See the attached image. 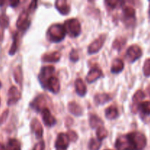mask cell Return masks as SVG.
Masks as SVG:
<instances>
[{"mask_svg": "<svg viewBox=\"0 0 150 150\" xmlns=\"http://www.w3.org/2000/svg\"><path fill=\"white\" fill-rule=\"evenodd\" d=\"M105 117L108 120H115L119 116V111L117 107L115 105H111L107 108L105 111Z\"/></svg>", "mask_w": 150, "mask_h": 150, "instance_id": "obj_21", "label": "cell"}, {"mask_svg": "<svg viewBox=\"0 0 150 150\" xmlns=\"http://www.w3.org/2000/svg\"><path fill=\"white\" fill-rule=\"evenodd\" d=\"M146 146V136L138 131L119 136L115 143L117 150H143Z\"/></svg>", "mask_w": 150, "mask_h": 150, "instance_id": "obj_1", "label": "cell"}, {"mask_svg": "<svg viewBox=\"0 0 150 150\" xmlns=\"http://www.w3.org/2000/svg\"><path fill=\"white\" fill-rule=\"evenodd\" d=\"M126 41H127L126 38H123V37H119V38H116L113 42V48L114 49L120 51L126 44Z\"/></svg>", "mask_w": 150, "mask_h": 150, "instance_id": "obj_26", "label": "cell"}, {"mask_svg": "<svg viewBox=\"0 0 150 150\" xmlns=\"http://www.w3.org/2000/svg\"><path fill=\"white\" fill-rule=\"evenodd\" d=\"M67 136H68L69 139H70V142H76L78 139V138H79L77 133H76L75 131H73V130H68L67 133Z\"/></svg>", "mask_w": 150, "mask_h": 150, "instance_id": "obj_35", "label": "cell"}, {"mask_svg": "<svg viewBox=\"0 0 150 150\" xmlns=\"http://www.w3.org/2000/svg\"><path fill=\"white\" fill-rule=\"evenodd\" d=\"M20 3V1H13L10 2V6L13 7H17L18 4Z\"/></svg>", "mask_w": 150, "mask_h": 150, "instance_id": "obj_40", "label": "cell"}, {"mask_svg": "<svg viewBox=\"0 0 150 150\" xmlns=\"http://www.w3.org/2000/svg\"><path fill=\"white\" fill-rule=\"evenodd\" d=\"M144 74L146 77H149L150 76V59H147L146 61L144 62V64L143 67Z\"/></svg>", "mask_w": 150, "mask_h": 150, "instance_id": "obj_34", "label": "cell"}, {"mask_svg": "<svg viewBox=\"0 0 150 150\" xmlns=\"http://www.w3.org/2000/svg\"><path fill=\"white\" fill-rule=\"evenodd\" d=\"M145 98V94L144 92L142 90L139 89L138 90L136 93L134 94L133 97V105L134 107H138L139 108V105L141 104V103H142V100Z\"/></svg>", "mask_w": 150, "mask_h": 150, "instance_id": "obj_24", "label": "cell"}, {"mask_svg": "<svg viewBox=\"0 0 150 150\" xmlns=\"http://www.w3.org/2000/svg\"><path fill=\"white\" fill-rule=\"evenodd\" d=\"M76 91L79 96H84L86 93V86L81 79H77L75 81Z\"/></svg>", "mask_w": 150, "mask_h": 150, "instance_id": "obj_18", "label": "cell"}, {"mask_svg": "<svg viewBox=\"0 0 150 150\" xmlns=\"http://www.w3.org/2000/svg\"><path fill=\"white\" fill-rule=\"evenodd\" d=\"M31 130H32V133H35V136L37 139H41L42 137V134H43V128H42V125L40 124L39 120L37 118H34L32 120L30 124Z\"/></svg>", "mask_w": 150, "mask_h": 150, "instance_id": "obj_14", "label": "cell"}, {"mask_svg": "<svg viewBox=\"0 0 150 150\" xmlns=\"http://www.w3.org/2000/svg\"><path fill=\"white\" fill-rule=\"evenodd\" d=\"M70 59L72 62H77L79 59V54H78L77 51L75 49H73L70 53Z\"/></svg>", "mask_w": 150, "mask_h": 150, "instance_id": "obj_36", "label": "cell"}, {"mask_svg": "<svg viewBox=\"0 0 150 150\" xmlns=\"http://www.w3.org/2000/svg\"><path fill=\"white\" fill-rule=\"evenodd\" d=\"M6 150H21V143L16 139H10L6 146Z\"/></svg>", "mask_w": 150, "mask_h": 150, "instance_id": "obj_25", "label": "cell"}, {"mask_svg": "<svg viewBox=\"0 0 150 150\" xmlns=\"http://www.w3.org/2000/svg\"><path fill=\"white\" fill-rule=\"evenodd\" d=\"M149 16L150 18V4H149Z\"/></svg>", "mask_w": 150, "mask_h": 150, "instance_id": "obj_43", "label": "cell"}, {"mask_svg": "<svg viewBox=\"0 0 150 150\" xmlns=\"http://www.w3.org/2000/svg\"><path fill=\"white\" fill-rule=\"evenodd\" d=\"M102 142L98 140V139H91L89 143V150H99L100 148Z\"/></svg>", "mask_w": 150, "mask_h": 150, "instance_id": "obj_32", "label": "cell"}, {"mask_svg": "<svg viewBox=\"0 0 150 150\" xmlns=\"http://www.w3.org/2000/svg\"><path fill=\"white\" fill-rule=\"evenodd\" d=\"M142 56V51L138 45H133L128 48L126 52L125 57L130 63L136 62Z\"/></svg>", "mask_w": 150, "mask_h": 150, "instance_id": "obj_4", "label": "cell"}, {"mask_svg": "<svg viewBox=\"0 0 150 150\" xmlns=\"http://www.w3.org/2000/svg\"><path fill=\"white\" fill-rule=\"evenodd\" d=\"M105 38H106V35H101L99 38H98L96 40H95L89 45V48H88V53H89V54H93L98 52V51L102 48L104 42H105Z\"/></svg>", "mask_w": 150, "mask_h": 150, "instance_id": "obj_8", "label": "cell"}, {"mask_svg": "<svg viewBox=\"0 0 150 150\" xmlns=\"http://www.w3.org/2000/svg\"><path fill=\"white\" fill-rule=\"evenodd\" d=\"M44 89H48L50 92L54 94H57L60 90L59 81L55 76H52L50 78L44 86Z\"/></svg>", "mask_w": 150, "mask_h": 150, "instance_id": "obj_11", "label": "cell"}, {"mask_svg": "<svg viewBox=\"0 0 150 150\" xmlns=\"http://www.w3.org/2000/svg\"><path fill=\"white\" fill-rule=\"evenodd\" d=\"M68 109L71 114L75 116H81L82 114V108L77 103L70 102L68 104Z\"/></svg>", "mask_w": 150, "mask_h": 150, "instance_id": "obj_23", "label": "cell"}, {"mask_svg": "<svg viewBox=\"0 0 150 150\" xmlns=\"http://www.w3.org/2000/svg\"><path fill=\"white\" fill-rule=\"evenodd\" d=\"M54 70H55V68L52 65L45 66V67H42L41 68L40 74L38 76V79H39V81L42 87H44V86L46 83V82L48 81V79L51 77H52L53 74L54 73Z\"/></svg>", "mask_w": 150, "mask_h": 150, "instance_id": "obj_5", "label": "cell"}, {"mask_svg": "<svg viewBox=\"0 0 150 150\" xmlns=\"http://www.w3.org/2000/svg\"><path fill=\"white\" fill-rule=\"evenodd\" d=\"M61 58V54L58 51H54L52 53H48L42 56V61L44 62H57L59 61Z\"/></svg>", "mask_w": 150, "mask_h": 150, "instance_id": "obj_17", "label": "cell"}, {"mask_svg": "<svg viewBox=\"0 0 150 150\" xmlns=\"http://www.w3.org/2000/svg\"><path fill=\"white\" fill-rule=\"evenodd\" d=\"M103 73L100 69L94 67V68L91 69L89 72L88 73L87 76L86 77V80L88 83H91L95 82V81L98 80L100 77H102Z\"/></svg>", "mask_w": 150, "mask_h": 150, "instance_id": "obj_15", "label": "cell"}, {"mask_svg": "<svg viewBox=\"0 0 150 150\" xmlns=\"http://www.w3.org/2000/svg\"><path fill=\"white\" fill-rule=\"evenodd\" d=\"M139 109L144 115H150V101H144V102L141 103L139 106Z\"/></svg>", "mask_w": 150, "mask_h": 150, "instance_id": "obj_29", "label": "cell"}, {"mask_svg": "<svg viewBox=\"0 0 150 150\" xmlns=\"http://www.w3.org/2000/svg\"><path fill=\"white\" fill-rule=\"evenodd\" d=\"M8 114H9L8 110H5V111H4V113L1 114V117H0V125L3 124V123L5 122V120H7V115H8Z\"/></svg>", "mask_w": 150, "mask_h": 150, "instance_id": "obj_38", "label": "cell"}, {"mask_svg": "<svg viewBox=\"0 0 150 150\" xmlns=\"http://www.w3.org/2000/svg\"><path fill=\"white\" fill-rule=\"evenodd\" d=\"M147 92H148V94H149V95L150 97V85L147 87Z\"/></svg>", "mask_w": 150, "mask_h": 150, "instance_id": "obj_42", "label": "cell"}, {"mask_svg": "<svg viewBox=\"0 0 150 150\" xmlns=\"http://www.w3.org/2000/svg\"><path fill=\"white\" fill-rule=\"evenodd\" d=\"M105 3L108 8L114 10V9L122 7L123 4H125V1H117V0H108V1H105Z\"/></svg>", "mask_w": 150, "mask_h": 150, "instance_id": "obj_28", "label": "cell"}, {"mask_svg": "<svg viewBox=\"0 0 150 150\" xmlns=\"http://www.w3.org/2000/svg\"><path fill=\"white\" fill-rule=\"evenodd\" d=\"M9 18L5 14L0 15V26L2 28H7L9 26Z\"/></svg>", "mask_w": 150, "mask_h": 150, "instance_id": "obj_33", "label": "cell"}, {"mask_svg": "<svg viewBox=\"0 0 150 150\" xmlns=\"http://www.w3.org/2000/svg\"><path fill=\"white\" fill-rule=\"evenodd\" d=\"M21 95L20 92L17 87L15 86H11L8 91V100H7V105H13L16 104L18 101L20 100Z\"/></svg>", "mask_w": 150, "mask_h": 150, "instance_id": "obj_12", "label": "cell"}, {"mask_svg": "<svg viewBox=\"0 0 150 150\" xmlns=\"http://www.w3.org/2000/svg\"><path fill=\"white\" fill-rule=\"evenodd\" d=\"M18 34L17 32L13 35V44H12L10 49L9 51V54L10 55H14L16 54V51L18 50Z\"/></svg>", "mask_w": 150, "mask_h": 150, "instance_id": "obj_27", "label": "cell"}, {"mask_svg": "<svg viewBox=\"0 0 150 150\" xmlns=\"http://www.w3.org/2000/svg\"><path fill=\"white\" fill-rule=\"evenodd\" d=\"M96 134H97V138L99 141L102 142L104 139L108 136V131H107L106 129L103 127V126H101V127H98L96 131Z\"/></svg>", "mask_w": 150, "mask_h": 150, "instance_id": "obj_31", "label": "cell"}, {"mask_svg": "<svg viewBox=\"0 0 150 150\" xmlns=\"http://www.w3.org/2000/svg\"><path fill=\"white\" fill-rule=\"evenodd\" d=\"M105 150H110V149H105Z\"/></svg>", "mask_w": 150, "mask_h": 150, "instance_id": "obj_45", "label": "cell"}, {"mask_svg": "<svg viewBox=\"0 0 150 150\" xmlns=\"http://www.w3.org/2000/svg\"><path fill=\"white\" fill-rule=\"evenodd\" d=\"M94 100L97 105H103L111 100V97L108 94H97Z\"/></svg>", "mask_w": 150, "mask_h": 150, "instance_id": "obj_20", "label": "cell"}, {"mask_svg": "<svg viewBox=\"0 0 150 150\" xmlns=\"http://www.w3.org/2000/svg\"><path fill=\"white\" fill-rule=\"evenodd\" d=\"M66 32L69 34L71 38L79 36L81 32V26L79 21L76 18H70L66 21L64 23Z\"/></svg>", "mask_w": 150, "mask_h": 150, "instance_id": "obj_3", "label": "cell"}, {"mask_svg": "<svg viewBox=\"0 0 150 150\" xmlns=\"http://www.w3.org/2000/svg\"><path fill=\"white\" fill-rule=\"evenodd\" d=\"M29 11L28 10H23L19 15L18 18L16 22L17 28L20 31H26L30 25V21L29 20Z\"/></svg>", "mask_w": 150, "mask_h": 150, "instance_id": "obj_6", "label": "cell"}, {"mask_svg": "<svg viewBox=\"0 0 150 150\" xmlns=\"http://www.w3.org/2000/svg\"><path fill=\"white\" fill-rule=\"evenodd\" d=\"M45 149V142L43 141H40L35 145L33 150H44Z\"/></svg>", "mask_w": 150, "mask_h": 150, "instance_id": "obj_37", "label": "cell"}, {"mask_svg": "<svg viewBox=\"0 0 150 150\" xmlns=\"http://www.w3.org/2000/svg\"><path fill=\"white\" fill-rule=\"evenodd\" d=\"M55 7L62 15H67L70 11V6L65 0H58L55 2Z\"/></svg>", "mask_w": 150, "mask_h": 150, "instance_id": "obj_16", "label": "cell"}, {"mask_svg": "<svg viewBox=\"0 0 150 150\" xmlns=\"http://www.w3.org/2000/svg\"><path fill=\"white\" fill-rule=\"evenodd\" d=\"M37 4H38V1H32V2L30 3V4H29V8H28V10H29V12L35 10V8H36V7H37Z\"/></svg>", "mask_w": 150, "mask_h": 150, "instance_id": "obj_39", "label": "cell"}, {"mask_svg": "<svg viewBox=\"0 0 150 150\" xmlns=\"http://www.w3.org/2000/svg\"><path fill=\"white\" fill-rule=\"evenodd\" d=\"M66 33L67 32H66L65 29H64V25L59 24V23H55V24L51 25L48 28L46 33L47 39L50 42H61L65 38Z\"/></svg>", "mask_w": 150, "mask_h": 150, "instance_id": "obj_2", "label": "cell"}, {"mask_svg": "<svg viewBox=\"0 0 150 150\" xmlns=\"http://www.w3.org/2000/svg\"><path fill=\"white\" fill-rule=\"evenodd\" d=\"M1 83L0 82V88H1Z\"/></svg>", "mask_w": 150, "mask_h": 150, "instance_id": "obj_44", "label": "cell"}, {"mask_svg": "<svg viewBox=\"0 0 150 150\" xmlns=\"http://www.w3.org/2000/svg\"><path fill=\"white\" fill-rule=\"evenodd\" d=\"M123 16L126 25H133L136 22V10L133 7L127 6L123 10Z\"/></svg>", "mask_w": 150, "mask_h": 150, "instance_id": "obj_10", "label": "cell"}, {"mask_svg": "<svg viewBox=\"0 0 150 150\" xmlns=\"http://www.w3.org/2000/svg\"><path fill=\"white\" fill-rule=\"evenodd\" d=\"M70 139L67 133H61L57 136L55 142L56 150H67L70 144Z\"/></svg>", "mask_w": 150, "mask_h": 150, "instance_id": "obj_9", "label": "cell"}, {"mask_svg": "<svg viewBox=\"0 0 150 150\" xmlns=\"http://www.w3.org/2000/svg\"><path fill=\"white\" fill-rule=\"evenodd\" d=\"M0 150H6V148L4 147V145L0 144Z\"/></svg>", "mask_w": 150, "mask_h": 150, "instance_id": "obj_41", "label": "cell"}, {"mask_svg": "<svg viewBox=\"0 0 150 150\" xmlns=\"http://www.w3.org/2000/svg\"><path fill=\"white\" fill-rule=\"evenodd\" d=\"M124 62L120 59H115L111 64V71L113 73H119L124 69Z\"/></svg>", "mask_w": 150, "mask_h": 150, "instance_id": "obj_19", "label": "cell"}, {"mask_svg": "<svg viewBox=\"0 0 150 150\" xmlns=\"http://www.w3.org/2000/svg\"><path fill=\"white\" fill-rule=\"evenodd\" d=\"M41 114H42V121L45 125L48 126V127H52V126L55 125L56 123H57V120L51 114V111H49L48 108H44L41 111Z\"/></svg>", "mask_w": 150, "mask_h": 150, "instance_id": "obj_13", "label": "cell"}, {"mask_svg": "<svg viewBox=\"0 0 150 150\" xmlns=\"http://www.w3.org/2000/svg\"><path fill=\"white\" fill-rule=\"evenodd\" d=\"M30 107L37 112H41L46 108V99L44 95H39L31 102Z\"/></svg>", "mask_w": 150, "mask_h": 150, "instance_id": "obj_7", "label": "cell"}, {"mask_svg": "<svg viewBox=\"0 0 150 150\" xmlns=\"http://www.w3.org/2000/svg\"><path fill=\"white\" fill-rule=\"evenodd\" d=\"M13 75H14V79L16 83L21 85L22 80H23V74H22V70L21 66H18V67H16Z\"/></svg>", "mask_w": 150, "mask_h": 150, "instance_id": "obj_30", "label": "cell"}, {"mask_svg": "<svg viewBox=\"0 0 150 150\" xmlns=\"http://www.w3.org/2000/svg\"><path fill=\"white\" fill-rule=\"evenodd\" d=\"M103 125V122L100 117L95 114H92L89 118V125L92 129H98V127H101Z\"/></svg>", "mask_w": 150, "mask_h": 150, "instance_id": "obj_22", "label": "cell"}]
</instances>
